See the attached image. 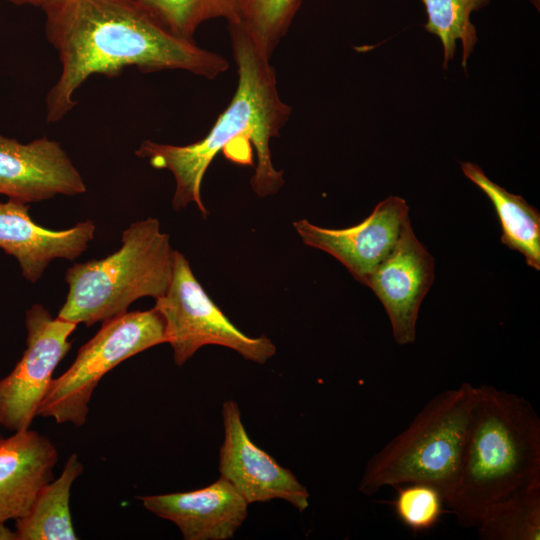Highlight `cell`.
I'll list each match as a JSON object with an SVG mask.
<instances>
[{
	"label": "cell",
	"mask_w": 540,
	"mask_h": 540,
	"mask_svg": "<svg viewBox=\"0 0 540 540\" xmlns=\"http://www.w3.org/2000/svg\"><path fill=\"white\" fill-rule=\"evenodd\" d=\"M41 8L46 37L62 65L46 96L49 123L76 106L74 93L93 74L113 77L135 66L214 79L228 68L224 57L172 35L134 0H51Z\"/></svg>",
	"instance_id": "cell-1"
},
{
	"label": "cell",
	"mask_w": 540,
	"mask_h": 540,
	"mask_svg": "<svg viewBox=\"0 0 540 540\" xmlns=\"http://www.w3.org/2000/svg\"><path fill=\"white\" fill-rule=\"evenodd\" d=\"M228 28L238 83L229 105L208 134L183 146L144 140L135 151L152 167L167 169L173 174L176 188L172 206L175 210L193 202L204 217L208 211L201 199L203 177L215 156L237 140H250L254 145L257 164L251 186L258 196L274 194L284 183L283 172L273 166L270 142L279 136L291 107L280 98L270 58L255 47L239 25L229 23Z\"/></svg>",
	"instance_id": "cell-2"
},
{
	"label": "cell",
	"mask_w": 540,
	"mask_h": 540,
	"mask_svg": "<svg viewBox=\"0 0 540 540\" xmlns=\"http://www.w3.org/2000/svg\"><path fill=\"white\" fill-rule=\"evenodd\" d=\"M540 481V418L525 398L477 386L471 424L454 490L446 502L464 528L484 510Z\"/></svg>",
	"instance_id": "cell-3"
},
{
	"label": "cell",
	"mask_w": 540,
	"mask_h": 540,
	"mask_svg": "<svg viewBox=\"0 0 540 540\" xmlns=\"http://www.w3.org/2000/svg\"><path fill=\"white\" fill-rule=\"evenodd\" d=\"M173 256L170 237L157 218L131 223L116 252L67 269L68 293L57 317L91 326L126 313L139 298L163 296L171 282Z\"/></svg>",
	"instance_id": "cell-4"
},
{
	"label": "cell",
	"mask_w": 540,
	"mask_h": 540,
	"mask_svg": "<svg viewBox=\"0 0 540 540\" xmlns=\"http://www.w3.org/2000/svg\"><path fill=\"white\" fill-rule=\"evenodd\" d=\"M477 386L462 383L436 394L410 424L374 454L359 491L373 495L385 486L425 482L451 496L471 424Z\"/></svg>",
	"instance_id": "cell-5"
},
{
	"label": "cell",
	"mask_w": 540,
	"mask_h": 540,
	"mask_svg": "<svg viewBox=\"0 0 540 540\" xmlns=\"http://www.w3.org/2000/svg\"><path fill=\"white\" fill-rule=\"evenodd\" d=\"M162 343H166L165 322L154 307L104 321L81 346L71 366L53 378L37 416L51 417L58 424L82 426L88 403L103 376L128 358Z\"/></svg>",
	"instance_id": "cell-6"
},
{
	"label": "cell",
	"mask_w": 540,
	"mask_h": 540,
	"mask_svg": "<svg viewBox=\"0 0 540 540\" xmlns=\"http://www.w3.org/2000/svg\"><path fill=\"white\" fill-rule=\"evenodd\" d=\"M154 308L165 322L166 343L177 366L185 364L203 346L230 348L243 358L264 364L276 353L265 335L251 337L237 328L196 279L189 261L174 250L172 278Z\"/></svg>",
	"instance_id": "cell-7"
},
{
	"label": "cell",
	"mask_w": 540,
	"mask_h": 540,
	"mask_svg": "<svg viewBox=\"0 0 540 540\" xmlns=\"http://www.w3.org/2000/svg\"><path fill=\"white\" fill-rule=\"evenodd\" d=\"M26 349L13 370L0 380V425L18 432L29 429L53 380L70 351L76 323L52 318L41 304L25 314Z\"/></svg>",
	"instance_id": "cell-8"
},
{
	"label": "cell",
	"mask_w": 540,
	"mask_h": 540,
	"mask_svg": "<svg viewBox=\"0 0 540 540\" xmlns=\"http://www.w3.org/2000/svg\"><path fill=\"white\" fill-rule=\"evenodd\" d=\"M224 440L219 453V472L248 504L282 499L300 512L309 506L306 487L287 468L259 448L249 437L239 406L227 400L222 406Z\"/></svg>",
	"instance_id": "cell-9"
},
{
	"label": "cell",
	"mask_w": 540,
	"mask_h": 540,
	"mask_svg": "<svg viewBox=\"0 0 540 540\" xmlns=\"http://www.w3.org/2000/svg\"><path fill=\"white\" fill-rule=\"evenodd\" d=\"M408 219L406 201L389 196L363 221L348 228H323L306 219L293 222V227L305 245L330 254L365 285L373 270L395 246Z\"/></svg>",
	"instance_id": "cell-10"
},
{
	"label": "cell",
	"mask_w": 540,
	"mask_h": 540,
	"mask_svg": "<svg viewBox=\"0 0 540 540\" xmlns=\"http://www.w3.org/2000/svg\"><path fill=\"white\" fill-rule=\"evenodd\" d=\"M434 280V258L418 240L408 219L399 238L366 281L384 306L399 345L416 338L420 305Z\"/></svg>",
	"instance_id": "cell-11"
},
{
	"label": "cell",
	"mask_w": 540,
	"mask_h": 540,
	"mask_svg": "<svg viewBox=\"0 0 540 540\" xmlns=\"http://www.w3.org/2000/svg\"><path fill=\"white\" fill-rule=\"evenodd\" d=\"M85 182L62 148L45 136L21 143L0 134V194L29 204L57 195L76 196Z\"/></svg>",
	"instance_id": "cell-12"
},
{
	"label": "cell",
	"mask_w": 540,
	"mask_h": 540,
	"mask_svg": "<svg viewBox=\"0 0 540 540\" xmlns=\"http://www.w3.org/2000/svg\"><path fill=\"white\" fill-rule=\"evenodd\" d=\"M29 204L0 202V248L16 258L22 276L36 283L55 259L74 261L94 239L95 224L78 222L71 228L51 230L34 222Z\"/></svg>",
	"instance_id": "cell-13"
},
{
	"label": "cell",
	"mask_w": 540,
	"mask_h": 540,
	"mask_svg": "<svg viewBox=\"0 0 540 540\" xmlns=\"http://www.w3.org/2000/svg\"><path fill=\"white\" fill-rule=\"evenodd\" d=\"M143 506L173 522L185 540H227L247 518L248 503L224 477L204 488L139 497Z\"/></svg>",
	"instance_id": "cell-14"
},
{
	"label": "cell",
	"mask_w": 540,
	"mask_h": 540,
	"mask_svg": "<svg viewBox=\"0 0 540 540\" xmlns=\"http://www.w3.org/2000/svg\"><path fill=\"white\" fill-rule=\"evenodd\" d=\"M58 451L33 430L0 440V523L17 520L31 508L41 488L53 479Z\"/></svg>",
	"instance_id": "cell-15"
},
{
	"label": "cell",
	"mask_w": 540,
	"mask_h": 540,
	"mask_svg": "<svg viewBox=\"0 0 540 540\" xmlns=\"http://www.w3.org/2000/svg\"><path fill=\"white\" fill-rule=\"evenodd\" d=\"M463 174L481 189L493 204L498 215L501 242L520 252L526 264L540 270V213L520 196L508 192L493 182L480 166L472 162L461 164Z\"/></svg>",
	"instance_id": "cell-16"
},
{
	"label": "cell",
	"mask_w": 540,
	"mask_h": 540,
	"mask_svg": "<svg viewBox=\"0 0 540 540\" xmlns=\"http://www.w3.org/2000/svg\"><path fill=\"white\" fill-rule=\"evenodd\" d=\"M83 465L76 454L67 459L61 475L45 484L29 511L15 520L17 540L78 539L70 513V492Z\"/></svg>",
	"instance_id": "cell-17"
},
{
	"label": "cell",
	"mask_w": 540,
	"mask_h": 540,
	"mask_svg": "<svg viewBox=\"0 0 540 540\" xmlns=\"http://www.w3.org/2000/svg\"><path fill=\"white\" fill-rule=\"evenodd\" d=\"M475 528L482 540H539L540 481L489 505Z\"/></svg>",
	"instance_id": "cell-18"
},
{
	"label": "cell",
	"mask_w": 540,
	"mask_h": 540,
	"mask_svg": "<svg viewBox=\"0 0 540 540\" xmlns=\"http://www.w3.org/2000/svg\"><path fill=\"white\" fill-rule=\"evenodd\" d=\"M425 8L427 21L424 28L439 38L443 47V69L454 58L456 43L461 42V66L466 70L467 61L477 43V32L471 14L486 7L491 0H420Z\"/></svg>",
	"instance_id": "cell-19"
},
{
	"label": "cell",
	"mask_w": 540,
	"mask_h": 540,
	"mask_svg": "<svg viewBox=\"0 0 540 540\" xmlns=\"http://www.w3.org/2000/svg\"><path fill=\"white\" fill-rule=\"evenodd\" d=\"M151 18L172 35L193 40L204 22L224 18L237 21L238 0H134Z\"/></svg>",
	"instance_id": "cell-20"
},
{
	"label": "cell",
	"mask_w": 540,
	"mask_h": 540,
	"mask_svg": "<svg viewBox=\"0 0 540 540\" xmlns=\"http://www.w3.org/2000/svg\"><path fill=\"white\" fill-rule=\"evenodd\" d=\"M302 0H238L239 25L255 47L271 58L287 34ZM229 24V23H228Z\"/></svg>",
	"instance_id": "cell-21"
},
{
	"label": "cell",
	"mask_w": 540,
	"mask_h": 540,
	"mask_svg": "<svg viewBox=\"0 0 540 540\" xmlns=\"http://www.w3.org/2000/svg\"><path fill=\"white\" fill-rule=\"evenodd\" d=\"M396 496L391 501L398 520L414 533L432 529L445 509V497L436 486L425 482H410L393 486Z\"/></svg>",
	"instance_id": "cell-22"
},
{
	"label": "cell",
	"mask_w": 540,
	"mask_h": 540,
	"mask_svg": "<svg viewBox=\"0 0 540 540\" xmlns=\"http://www.w3.org/2000/svg\"><path fill=\"white\" fill-rule=\"evenodd\" d=\"M0 540H17L15 530H11L5 523H0Z\"/></svg>",
	"instance_id": "cell-23"
},
{
	"label": "cell",
	"mask_w": 540,
	"mask_h": 540,
	"mask_svg": "<svg viewBox=\"0 0 540 540\" xmlns=\"http://www.w3.org/2000/svg\"><path fill=\"white\" fill-rule=\"evenodd\" d=\"M14 5L22 6V5H32V6H39L42 7L46 3H48L51 0H6Z\"/></svg>",
	"instance_id": "cell-24"
},
{
	"label": "cell",
	"mask_w": 540,
	"mask_h": 540,
	"mask_svg": "<svg viewBox=\"0 0 540 540\" xmlns=\"http://www.w3.org/2000/svg\"><path fill=\"white\" fill-rule=\"evenodd\" d=\"M529 1L538 11L540 10V0H529Z\"/></svg>",
	"instance_id": "cell-25"
},
{
	"label": "cell",
	"mask_w": 540,
	"mask_h": 540,
	"mask_svg": "<svg viewBox=\"0 0 540 540\" xmlns=\"http://www.w3.org/2000/svg\"><path fill=\"white\" fill-rule=\"evenodd\" d=\"M0 440H1V438H0Z\"/></svg>",
	"instance_id": "cell-26"
}]
</instances>
